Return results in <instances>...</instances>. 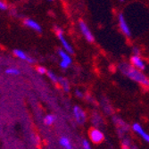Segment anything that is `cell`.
<instances>
[{
    "label": "cell",
    "mask_w": 149,
    "mask_h": 149,
    "mask_svg": "<svg viewBox=\"0 0 149 149\" xmlns=\"http://www.w3.org/2000/svg\"><path fill=\"white\" fill-rule=\"evenodd\" d=\"M24 24L29 27V28L38 31V32H41L42 31V29H41V26H40L37 22H35L34 20H31V19H25L24 20Z\"/></svg>",
    "instance_id": "cell-9"
},
{
    "label": "cell",
    "mask_w": 149,
    "mask_h": 149,
    "mask_svg": "<svg viewBox=\"0 0 149 149\" xmlns=\"http://www.w3.org/2000/svg\"><path fill=\"white\" fill-rule=\"evenodd\" d=\"M133 53H134V55L139 56V48L138 47H134L133 48Z\"/></svg>",
    "instance_id": "cell-21"
},
{
    "label": "cell",
    "mask_w": 149,
    "mask_h": 149,
    "mask_svg": "<svg viewBox=\"0 0 149 149\" xmlns=\"http://www.w3.org/2000/svg\"><path fill=\"white\" fill-rule=\"evenodd\" d=\"M89 137H90L91 141L95 144H99L104 140L103 133L97 129H91L89 132Z\"/></svg>",
    "instance_id": "cell-7"
},
{
    "label": "cell",
    "mask_w": 149,
    "mask_h": 149,
    "mask_svg": "<svg viewBox=\"0 0 149 149\" xmlns=\"http://www.w3.org/2000/svg\"><path fill=\"white\" fill-rule=\"evenodd\" d=\"M47 76H48V78L53 81V82H55V83H58V81H59V77L58 76H56L55 73H54L53 72H47Z\"/></svg>",
    "instance_id": "cell-15"
},
{
    "label": "cell",
    "mask_w": 149,
    "mask_h": 149,
    "mask_svg": "<svg viewBox=\"0 0 149 149\" xmlns=\"http://www.w3.org/2000/svg\"><path fill=\"white\" fill-rule=\"evenodd\" d=\"M58 83L61 85V87L63 88V89L65 91V92H69L70 91V85H69V82L66 80V79L64 78H62V77H59V81Z\"/></svg>",
    "instance_id": "cell-12"
},
{
    "label": "cell",
    "mask_w": 149,
    "mask_h": 149,
    "mask_svg": "<svg viewBox=\"0 0 149 149\" xmlns=\"http://www.w3.org/2000/svg\"><path fill=\"white\" fill-rule=\"evenodd\" d=\"M73 113H74L76 120L78 121L79 123H84L85 120H86V115H85V113L82 111V109H81L80 107L75 106L74 109H73Z\"/></svg>",
    "instance_id": "cell-8"
},
{
    "label": "cell",
    "mask_w": 149,
    "mask_h": 149,
    "mask_svg": "<svg viewBox=\"0 0 149 149\" xmlns=\"http://www.w3.org/2000/svg\"><path fill=\"white\" fill-rule=\"evenodd\" d=\"M79 29H80L81 32H82L83 36L85 37V38L88 40V42H90V43L94 42V36L91 33V31H90L89 28L88 27V25L83 21L79 22Z\"/></svg>",
    "instance_id": "cell-5"
},
{
    "label": "cell",
    "mask_w": 149,
    "mask_h": 149,
    "mask_svg": "<svg viewBox=\"0 0 149 149\" xmlns=\"http://www.w3.org/2000/svg\"><path fill=\"white\" fill-rule=\"evenodd\" d=\"M6 73L9 74V75H19L20 70H18L17 68H8L6 71Z\"/></svg>",
    "instance_id": "cell-16"
},
{
    "label": "cell",
    "mask_w": 149,
    "mask_h": 149,
    "mask_svg": "<svg viewBox=\"0 0 149 149\" xmlns=\"http://www.w3.org/2000/svg\"><path fill=\"white\" fill-rule=\"evenodd\" d=\"M60 144L62 146H63L65 149H72V146L70 142V140L67 139V138H64L63 137L61 139H60Z\"/></svg>",
    "instance_id": "cell-13"
},
{
    "label": "cell",
    "mask_w": 149,
    "mask_h": 149,
    "mask_svg": "<svg viewBox=\"0 0 149 149\" xmlns=\"http://www.w3.org/2000/svg\"><path fill=\"white\" fill-rule=\"evenodd\" d=\"M118 20H119V26H120V29L126 37L130 38L131 36V31H130V27L123 16V13H120L119 16H118Z\"/></svg>",
    "instance_id": "cell-3"
},
{
    "label": "cell",
    "mask_w": 149,
    "mask_h": 149,
    "mask_svg": "<svg viewBox=\"0 0 149 149\" xmlns=\"http://www.w3.org/2000/svg\"><path fill=\"white\" fill-rule=\"evenodd\" d=\"M120 1H124V0H120Z\"/></svg>",
    "instance_id": "cell-24"
},
{
    "label": "cell",
    "mask_w": 149,
    "mask_h": 149,
    "mask_svg": "<svg viewBox=\"0 0 149 149\" xmlns=\"http://www.w3.org/2000/svg\"><path fill=\"white\" fill-rule=\"evenodd\" d=\"M131 65L134 66L135 68H137L140 71H145L146 70V63L142 60V58L138 56V55H133L130 58Z\"/></svg>",
    "instance_id": "cell-6"
},
{
    "label": "cell",
    "mask_w": 149,
    "mask_h": 149,
    "mask_svg": "<svg viewBox=\"0 0 149 149\" xmlns=\"http://www.w3.org/2000/svg\"><path fill=\"white\" fill-rule=\"evenodd\" d=\"M120 69L130 79L137 81L138 83H139V84L143 85L144 87H146L149 88V79L143 72H141L142 71L135 68V67L132 65H128L126 63L120 64Z\"/></svg>",
    "instance_id": "cell-1"
},
{
    "label": "cell",
    "mask_w": 149,
    "mask_h": 149,
    "mask_svg": "<svg viewBox=\"0 0 149 149\" xmlns=\"http://www.w3.org/2000/svg\"><path fill=\"white\" fill-rule=\"evenodd\" d=\"M6 9H7V5L0 0V10H6Z\"/></svg>",
    "instance_id": "cell-18"
},
{
    "label": "cell",
    "mask_w": 149,
    "mask_h": 149,
    "mask_svg": "<svg viewBox=\"0 0 149 149\" xmlns=\"http://www.w3.org/2000/svg\"><path fill=\"white\" fill-rule=\"evenodd\" d=\"M48 1H53V0H48Z\"/></svg>",
    "instance_id": "cell-23"
},
{
    "label": "cell",
    "mask_w": 149,
    "mask_h": 149,
    "mask_svg": "<svg viewBox=\"0 0 149 149\" xmlns=\"http://www.w3.org/2000/svg\"><path fill=\"white\" fill-rule=\"evenodd\" d=\"M58 55L60 56L62 61L60 63V66H61V68L63 69H67L68 67L70 66V64L72 63V60L71 58V56L67 54L65 51L63 50H58Z\"/></svg>",
    "instance_id": "cell-4"
},
{
    "label": "cell",
    "mask_w": 149,
    "mask_h": 149,
    "mask_svg": "<svg viewBox=\"0 0 149 149\" xmlns=\"http://www.w3.org/2000/svg\"><path fill=\"white\" fill-rule=\"evenodd\" d=\"M56 35H57L58 38L60 39V41H61V43H62V45H63V49H64L67 53L73 54V53H74L73 48H72V47L71 46V44L64 38L63 30L60 29V28H58V27H56Z\"/></svg>",
    "instance_id": "cell-2"
},
{
    "label": "cell",
    "mask_w": 149,
    "mask_h": 149,
    "mask_svg": "<svg viewBox=\"0 0 149 149\" xmlns=\"http://www.w3.org/2000/svg\"><path fill=\"white\" fill-rule=\"evenodd\" d=\"M13 54H15V55L18 58H20V59H22V60H24V61L28 62V63H34V59H32V58L30 57L29 56H27L23 51H22V50H20V49H15V50H13Z\"/></svg>",
    "instance_id": "cell-10"
},
{
    "label": "cell",
    "mask_w": 149,
    "mask_h": 149,
    "mask_svg": "<svg viewBox=\"0 0 149 149\" xmlns=\"http://www.w3.org/2000/svg\"><path fill=\"white\" fill-rule=\"evenodd\" d=\"M56 116L55 115H52V114H48L45 117L44 119V123L46 125H51L54 123V121L56 120Z\"/></svg>",
    "instance_id": "cell-14"
},
{
    "label": "cell",
    "mask_w": 149,
    "mask_h": 149,
    "mask_svg": "<svg viewBox=\"0 0 149 149\" xmlns=\"http://www.w3.org/2000/svg\"><path fill=\"white\" fill-rule=\"evenodd\" d=\"M83 148L84 149H91L90 148V146H89V144H88V142L87 140H84L83 141Z\"/></svg>",
    "instance_id": "cell-19"
},
{
    "label": "cell",
    "mask_w": 149,
    "mask_h": 149,
    "mask_svg": "<svg viewBox=\"0 0 149 149\" xmlns=\"http://www.w3.org/2000/svg\"><path fill=\"white\" fill-rule=\"evenodd\" d=\"M37 71L40 74H45V73L47 72V69L45 68V67H43V66H38V67H37Z\"/></svg>",
    "instance_id": "cell-17"
},
{
    "label": "cell",
    "mask_w": 149,
    "mask_h": 149,
    "mask_svg": "<svg viewBox=\"0 0 149 149\" xmlns=\"http://www.w3.org/2000/svg\"><path fill=\"white\" fill-rule=\"evenodd\" d=\"M123 149H129V146H128V144L126 141L123 142Z\"/></svg>",
    "instance_id": "cell-22"
},
{
    "label": "cell",
    "mask_w": 149,
    "mask_h": 149,
    "mask_svg": "<svg viewBox=\"0 0 149 149\" xmlns=\"http://www.w3.org/2000/svg\"><path fill=\"white\" fill-rule=\"evenodd\" d=\"M132 128H133V130H134L135 132H137V133L139 135V136H141L146 142L149 143V135L146 134V133L143 130V129L141 128V126H140L139 124L135 123V124H133Z\"/></svg>",
    "instance_id": "cell-11"
},
{
    "label": "cell",
    "mask_w": 149,
    "mask_h": 149,
    "mask_svg": "<svg viewBox=\"0 0 149 149\" xmlns=\"http://www.w3.org/2000/svg\"><path fill=\"white\" fill-rule=\"evenodd\" d=\"M76 96L77 97H79V98H82L83 97H84V94L82 93V92H81V91H79V90H76Z\"/></svg>",
    "instance_id": "cell-20"
}]
</instances>
